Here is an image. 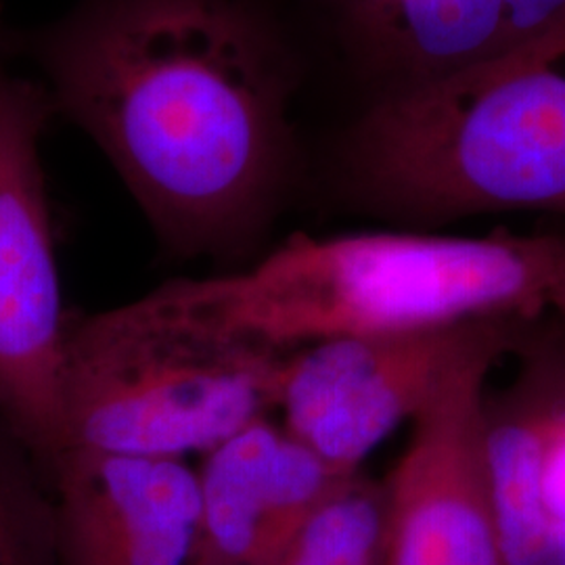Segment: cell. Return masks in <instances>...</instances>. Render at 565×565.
Returning <instances> with one entry per match:
<instances>
[{"instance_id":"obj_3","label":"cell","mask_w":565,"mask_h":565,"mask_svg":"<svg viewBox=\"0 0 565 565\" xmlns=\"http://www.w3.org/2000/svg\"><path fill=\"white\" fill-rule=\"evenodd\" d=\"M565 268V235L294 233L256 263L182 277L212 319L282 352L310 343L532 317Z\"/></svg>"},{"instance_id":"obj_9","label":"cell","mask_w":565,"mask_h":565,"mask_svg":"<svg viewBox=\"0 0 565 565\" xmlns=\"http://www.w3.org/2000/svg\"><path fill=\"white\" fill-rule=\"evenodd\" d=\"M53 484L60 565H193L198 476L186 459L65 448Z\"/></svg>"},{"instance_id":"obj_4","label":"cell","mask_w":565,"mask_h":565,"mask_svg":"<svg viewBox=\"0 0 565 565\" xmlns=\"http://www.w3.org/2000/svg\"><path fill=\"white\" fill-rule=\"evenodd\" d=\"M289 352L212 319L170 279L139 300L67 312L63 450L186 459L277 408Z\"/></svg>"},{"instance_id":"obj_13","label":"cell","mask_w":565,"mask_h":565,"mask_svg":"<svg viewBox=\"0 0 565 565\" xmlns=\"http://www.w3.org/2000/svg\"><path fill=\"white\" fill-rule=\"evenodd\" d=\"M385 484L345 476L324 497L279 565H385Z\"/></svg>"},{"instance_id":"obj_2","label":"cell","mask_w":565,"mask_h":565,"mask_svg":"<svg viewBox=\"0 0 565 565\" xmlns=\"http://www.w3.org/2000/svg\"><path fill=\"white\" fill-rule=\"evenodd\" d=\"M327 177L343 207L404 231L520 210L565 218V23L366 103Z\"/></svg>"},{"instance_id":"obj_15","label":"cell","mask_w":565,"mask_h":565,"mask_svg":"<svg viewBox=\"0 0 565 565\" xmlns=\"http://www.w3.org/2000/svg\"><path fill=\"white\" fill-rule=\"evenodd\" d=\"M559 324V333H562V369H559V384L564 390L565 396V268L562 277L555 282L551 298H548V306H546Z\"/></svg>"},{"instance_id":"obj_6","label":"cell","mask_w":565,"mask_h":565,"mask_svg":"<svg viewBox=\"0 0 565 565\" xmlns=\"http://www.w3.org/2000/svg\"><path fill=\"white\" fill-rule=\"evenodd\" d=\"M492 319L413 417L385 484V565H505L486 473V380L505 350Z\"/></svg>"},{"instance_id":"obj_12","label":"cell","mask_w":565,"mask_h":565,"mask_svg":"<svg viewBox=\"0 0 565 565\" xmlns=\"http://www.w3.org/2000/svg\"><path fill=\"white\" fill-rule=\"evenodd\" d=\"M0 565H60L55 484L0 413Z\"/></svg>"},{"instance_id":"obj_5","label":"cell","mask_w":565,"mask_h":565,"mask_svg":"<svg viewBox=\"0 0 565 565\" xmlns=\"http://www.w3.org/2000/svg\"><path fill=\"white\" fill-rule=\"evenodd\" d=\"M0 9V413L32 446L51 480L63 452L60 264L41 160L57 116L41 81L13 67Z\"/></svg>"},{"instance_id":"obj_1","label":"cell","mask_w":565,"mask_h":565,"mask_svg":"<svg viewBox=\"0 0 565 565\" xmlns=\"http://www.w3.org/2000/svg\"><path fill=\"white\" fill-rule=\"evenodd\" d=\"M9 46L170 258L233 273L273 247L306 170L302 82L258 0H70Z\"/></svg>"},{"instance_id":"obj_11","label":"cell","mask_w":565,"mask_h":565,"mask_svg":"<svg viewBox=\"0 0 565 565\" xmlns=\"http://www.w3.org/2000/svg\"><path fill=\"white\" fill-rule=\"evenodd\" d=\"M497 408L486 404L488 492L505 565H557L545 509L546 445L559 398L532 384Z\"/></svg>"},{"instance_id":"obj_8","label":"cell","mask_w":565,"mask_h":565,"mask_svg":"<svg viewBox=\"0 0 565 565\" xmlns=\"http://www.w3.org/2000/svg\"><path fill=\"white\" fill-rule=\"evenodd\" d=\"M486 321L492 319L291 350L277 396L282 429L335 476L359 473L364 459L419 413Z\"/></svg>"},{"instance_id":"obj_7","label":"cell","mask_w":565,"mask_h":565,"mask_svg":"<svg viewBox=\"0 0 565 565\" xmlns=\"http://www.w3.org/2000/svg\"><path fill=\"white\" fill-rule=\"evenodd\" d=\"M289 51L323 42L361 107L565 23V0H258ZM359 107V109H361Z\"/></svg>"},{"instance_id":"obj_10","label":"cell","mask_w":565,"mask_h":565,"mask_svg":"<svg viewBox=\"0 0 565 565\" xmlns=\"http://www.w3.org/2000/svg\"><path fill=\"white\" fill-rule=\"evenodd\" d=\"M193 565H279L342 478L270 417L205 450ZM345 478V476H343Z\"/></svg>"},{"instance_id":"obj_14","label":"cell","mask_w":565,"mask_h":565,"mask_svg":"<svg viewBox=\"0 0 565 565\" xmlns=\"http://www.w3.org/2000/svg\"><path fill=\"white\" fill-rule=\"evenodd\" d=\"M543 492L557 565H565V403L559 406L548 434Z\"/></svg>"}]
</instances>
